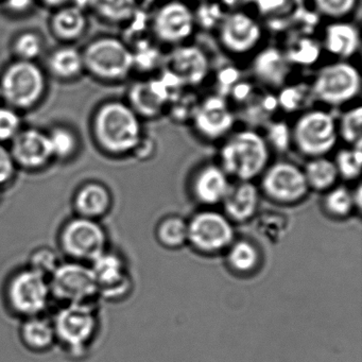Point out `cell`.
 Segmentation results:
<instances>
[{"mask_svg":"<svg viewBox=\"0 0 362 362\" xmlns=\"http://www.w3.org/2000/svg\"><path fill=\"white\" fill-rule=\"evenodd\" d=\"M139 1H141V3L147 6H158L166 1V0H139Z\"/></svg>","mask_w":362,"mask_h":362,"instance_id":"obj_52","label":"cell"},{"mask_svg":"<svg viewBox=\"0 0 362 362\" xmlns=\"http://www.w3.org/2000/svg\"><path fill=\"white\" fill-rule=\"evenodd\" d=\"M362 141L339 150L334 163L339 177L345 180H356L359 177L362 163Z\"/></svg>","mask_w":362,"mask_h":362,"instance_id":"obj_37","label":"cell"},{"mask_svg":"<svg viewBox=\"0 0 362 362\" xmlns=\"http://www.w3.org/2000/svg\"><path fill=\"white\" fill-rule=\"evenodd\" d=\"M196 30L194 9L184 0H166L150 16L152 37L173 48L189 43Z\"/></svg>","mask_w":362,"mask_h":362,"instance_id":"obj_7","label":"cell"},{"mask_svg":"<svg viewBox=\"0 0 362 362\" xmlns=\"http://www.w3.org/2000/svg\"><path fill=\"white\" fill-rule=\"evenodd\" d=\"M42 3L48 7L58 8L64 7V6L69 5L71 0H41Z\"/></svg>","mask_w":362,"mask_h":362,"instance_id":"obj_51","label":"cell"},{"mask_svg":"<svg viewBox=\"0 0 362 362\" xmlns=\"http://www.w3.org/2000/svg\"><path fill=\"white\" fill-rule=\"evenodd\" d=\"M181 92L160 73L158 77L135 82L129 90L127 103L141 119H154L166 112L169 103Z\"/></svg>","mask_w":362,"mask_h":362,"instance_id":"obj_15","label":"cell"},{"mask_svg":"<svg viewBox=\"0 0 362 362\" xmlns=\"http://www.w3.org/2000/svg\"><path fill=\"white\" fill-rule=\"evenodd\" d=\"M156 237L160 245L177 249L188 241V222L179 216H169L160 220L156 228Z\"/></svg>","mask_w":362,"mask_h":362,"instance_id":"obj_34","label":"cell"},{"mask_svg":"<svg viewBox=\"0 0 362 362\" xmlns=\"http://www.w3.org/2000/svg\"><path fill=\"white\" fill-rule=\"evenodd\" d=\"M254 6L258 14L274 27L296 23L304 8L302 0H256Z\"/></svg>","mask_w":362,"mask_h":362,"instance_id":"obj_29","label":"cell"},{"mask_svg":"<svg viewBox=\"0 0 362 362\" xmlns=\"http://www.w3.org/2000/svg\"><path fill=\"white\" fill-rule=\"evenodd\" d=\"M240 73L235 66H224L219 69L216 81H217V94L228 99L230 90L240 81Z\"/></svg>","mask_w":362,"mask_h":362,"instance_id":"obj_46","label":"cell"},{"mask_svg":"<svg viewBox=\"0 0 362 362\" xmlns=\"http://www.w3.org/2000/svg\"><path fill=\"white\" fill-rule=\"evenodd\" d=\"M0 98H1V93H0Z\"/></svg>","mask_w":362,"mask_h":362,"instance_id":"obj_54","label":"cell"},{"mask_svg":"<svg viewBox=\"0 0 362 362\" xmlns=\"http://www.w3.org/2000/svg\"><path fill=\"white\" fill-rule=\"evenodd\" d=\"M11 143L16 164L28 170H39L54 158L48 134L37 129H22Z\"/></svg>","mask_w":362,"mask_h":362,"instance_id":"obj_20","label":"cell"},{"mask_svg":"<svg viewBox=\"0 0 362 362\" xmlns=\"http://www.w3.org/2000/svg\"><path fill=\"white\" fill-rule=\"evenodd\" d=\"M215 33L221 49L235 58L255 54L264 39L259 21L245 10L228 11Z\"/></svg>","mask_w":362,"mask_h":362,"instance_id":"obj_8","label":"cell"},{"mask_svg":"<svg viewBox=\"0 0 362 362\" xmlns=\"http://www.w3.org/2000/svg\"><path fill=\"white\" fill-rule=\"evenodd\" d=\"M234 237L232 222L217 211H200L188 222V241L202 253L224 251L234 243Z\"/></svg>","mask_w":362,"mask_h":362,"instance_id":"obj_14","label":"cell"},{"mask_svg":"<svg viewBox=\"0 0 362 362\" xmlns=\"http://www.w3.org/2000/svg\"><path fill=\"white\" fill-rule=\"evenodd\" d=\"M228 11L245 10L249 6L255 5L256 0H219Z\"/></svg>","mask_w":362,"mask_h":362,"instance_id":"obj_50","label":"cell"},{"mask_svg":"<svg viewBox=\"0 0 362 362\" xmlns=\"http://www.w3.org/2000/svg\"><path fill=\"white\" fill-rule=\"evenodd\" d=\"M52 298L65 305L95 304L98 286L90 266L79 262H61L49 277Z\"/></svg>","mask_w":362,"mask_h":362,"instance_id":"obj_9","label":"cell"},{"mask_svg":"<svg viewBox=\"0 0 362 362\" xmlns=\"http://www.w3.org/2000/svg\"><path fill=\"white\" fill-rule=\"evenodd\" d=\"M60 264V258L54 250L49 247H41L31 253L28 268L49 279Z\"/></svg>","mask_w":362,"mask_h":362,"instance_id":"obj_44","label":"cell"},{"mask_svg":"<svg viewBox=\"0 0 362 362\" xmlns=\"http://www.w3.org/2000/svg\"><path fill=\"white\" fill-rule=\"evenodd\" d=\"M281 111L288 114H300L313 107L315 103L310 83H287L276 93Z\"/></svg>","mask_w":362,"mask_h":362,"instance_id":"obj_30","label":"cell"},{"mask_svg":"<svg viewBox=\"0 0 362 362\" xmlns=\"http://www.w3.org/2000/svg\"><path fill=\"white\" fill-rule=\"evenodd\" d=\"M269 148L279 152H286L292 146L291 127L283 120L268 122L264 135Z\"/></svg>","mask_w":362,"mask_h":362,"instance_id":"obj_43","label":"cell"},{"mask_svg":"<svg viewBox=\"0 0 362 362\" xmlns=\"http://www.w3.org/2000/svg\"><path fill=\"white\" fill-rule=\"evenodd\" d=\"M153 150L154 144L149 139H147L146 135H144L143 139L139 141V145L135 148L134 152L132 154H135L139 158H146L153 153Z\"/></svg>","mask_w":362,"mask_h":362,"instance_id":"obj_49","label":"cell"},{"mask_svg":"<svg viewBox=\"0 0 362 362\" xmlns=\"http://www.w3.org/2000/svg\"><path fill=\"white\" fill-rule=\"evenodd\" d=\"M21 337L27 346L35 351L49 349L57 340L52 321L42 315L27 317L21 327Z\"/></svg>","mask_w":362,"mask_h":362,"instance_id":"obj_28","label":"cell"},{"mask_svg":"<svg viewBox=\"0 0 362 362\" xmlns=\"http://www.w3.org/2000/svg\"><path fill=\"white\" fill-rule=\"evenodd\" d=\"M16 167L11 151L0 144V188L8 185L16 177Z\"/></svg>","mask_w":362,"mask_h":362,"instance_id":"obj_47","label":"cell"},{"mask_svg":"<svg viewBox=\"0 0 362 362\" xmlns=\"http://www.w3.org/2000/svg\"><path fill=\"white\" fill-rule=\"evenodd\" d=\"M90 8L112 24L124 26L139 9V0H90Z\"/></svg>","mask_w":362,"mask_h":362,"instance_id":"obj_31","label":"cell"},{"mask_svg":"<svg viewBox=\"0 0 362 362\" xmlns=\"http://www.w3.org/2000/svg\"><path fill=\"white\" fill-rule=\"evenodd\" d=\"M88 27L86 12L71 5L58 8L52 18L54 35L65 42H73L81 37Z\"/></svg>","mask_w":362,"mask_h":362,"instance_id":"obj_26","label":"cell"},{"mask_svg":"<svg viewBox=\"0 0 362 362\" xmlns=\"http://www.w3.org/2000/svg\"><path fill=\"white\" fill-rule=\"evenodd\" d=\"M253 56L252 75L259 86L268 90H279L289 83L294 69L281 48L274 46L259 48Z\"/></svg>","mask_w":362,"mask_h":362,"instance_id":"obj_19","label":"cell"},{"mask_svg":"<svg viewBox=\"0 0 362 362\" xmlns=\"http://www.w3.org/2000/svg\"><path fill=\"white\" fill-rule=\"evenodd\" d=\"M5 7L12 13L23 14L31 9L35 0H3Z\"/></svg>","mask_w":362,"mask_h":362,"instance_id":"obj_48","label":"cell"},{"mask_svg":"<svg viewBox=\"0 0 362 362\" xmlns=\"http://www.w3.org/2000/svg\"><path fill=\"white\" fill-rule=\"evenodd\" d=\"M22 118L18 110L0 107V144L12 141L22 131Z\"/></svg>","mask_w":362,"mask_h":362,"instance_id":"obj_45","label":"cell"},{"mask_svg":"<svg viewBox=\"0 0 362 362\" xmlns=\"http://www.w3.org/2000/svg\"><path fill=\"white\" fill-rule=\"evenodd\" d=\"M228 249V266L235 272L247 274L254 272L259 266V249L251 241H234Z\"/></svg>","mask_w":362,"mask_h":362,"instance_id":"obj_33","label":"cell"},{"mask_svg":"<svg viewBox=\"0 0 362 362\" xmlns=\"http://www.w3.org/2000/svg\"><path fill=\"white\" fill-rule=\"evenodd\" d=\"M60 243L64 253L74 262L92 264L107 252V236L97 220L78 216L65 224Z\"/></svg>","mask_w":362,"mask_h":362,"instance_id":"obj_10","label":"cell"},{"mask_svg":"<svg viewBox=\"0 0 362 362\" xmlns=\"http://www.w3.org/2000/svg\"><path fill=\"white\" fill-rule=\"evenodd\" d=\"M112 202L113 200L109 188L97 182H90L81 186L74 200L79 217L97 221L109 213Z\"/></svg>","mask_w":362,"mask_h":362,"instance_id":"obj_24","label":"cell"},{"mask_svg":"<svg viewBox=\"0 0 362 362\" xmlns=\"http://www.w3.org/2000/svg\"><path fill=\"white\" fill-rule=\"evenodd\" d=\"M226 13L228 10L222 6L219 0H205L199 3L197 9H194L196 27L204 31L216 33Z\"/></svg>","mask_w":362,"mask_h":362,"instance_id":"obj_36","label":"cell"},{"mask_svg":"<svg viewBox=\"0 0 362 362\" xmlns=\"http://www.w3.org/2000/svg\"><path fill=\"white\" fill-rule=\"evenodd\" d=\"M7 294L13 310L26 317L42 315L52 298L49 279L29 268L12 277Z\"/></svg>","mask_w":362,"mask_h":362,"instance_id":"obj_12","label":"cell"},{"mask_svg":"<svg viewBox=\"0 0 362 362\" xmlns=\"http://www.w3.org/2000/svg\"><path fill=\"white\" fill-rule=\"evenodd\" d=\"M262 175V190L275 202L294 204L308 194L304 171L292 163H275L267 167Z\"/></svg>","mask_w":362,"mask_h":362,"instance_id":"obj_16","label":"cell"},{"mask_svg":"<svg viewBox=\"0 0 362 362\" xmlns=\"http://www.w3.org/2000/svg\"><path fill=\"white\" fill-rule=\"evenodd\" d=\"M355 207L353 192L344 186L330 188L324 198V209L332 217H347Z\"/></svg>","mask_w":362,"mask_h":362,"instance_id":"obj_39","label":"cell"},{"mask_svg":"<svg viewBox=\"0 0 362 362\" xmlns=\"http://www.w3.org/2000/svg\"><path fill=\"white\" fill-rule=\"evenodd\" d=\"M167 71L173 73L184 86L194 88L202 86L211 75V59L204 49L186 43L173 48L165 58Z\"/></svg>","mask_w":362,"mask_h":362,"instance_id":"obj_17","label":"cell"},{"mask_svg":"<svg viewBox=\"0 0 362 362\" xmlns=\"http://www.w3.org/2000/svg\"><path fill=\"white\" fill-rule=\"evenodd\" d=\"M84 69L107 82L127 79L134 71L133 54L128 44L116 37L95 40L82 52Z\"/></svg>","mask_w":362,"mask_h":362,"instance_id":"obj_6","label":"cell"},{"mask_svg":"<svg viewBox=\"0 0 362 362\" xmlns=\"http://www.w3.org/2000/svg\"><path fill=\"white\" fill-rule=\"evenodd\" d=\"M321 45L323 52L336 61H349L360 50V33L351 21H332L323 31Z\"/></svg>","mask_w":362,"mask_h":362,"instance_id":"obj_21","label":"cell"},{"mask_svg":"<svg viewBox=\"0 0 362 362\" xmlns=\"http://www.w3.org/2000/svg\"><path fill=\"white\" fill-rule=\"evenodd\" d=\"M303 171L309 188L315 190H329L340 177L334 160L326 156L311 158Z\"/></svg>","mask_w":362,"mask_h":362,"instance_id":"obj_32","label":"cell"},{"mask_svg":"<svg viewBox=\"0 0 362 362\" xmlns=\"http://www.w3.org/2000/svg\"><path fill=\"white\" fill-rule=\"evenodd\" d=\"M226 216L236 222H245L252 219L259 204V192L250 181H238L230 184L223 201Z\"/></svg>","mask_w":362,"mask_h":362,"instance_id":"obj_22","label":"cell"},{"mask_svg":"<svg viewBox=\"0 0 362 362\" xmlns=\"http://www.w3.org/2000/svg\"><path fill=\"white\" fill-rule=\"evenodd\" d=\"M291 132L292 145L311 158L329 153L339 139L337 118L322 107H310L298 114Z\"/></svg>","mask_w":362,"mask_h":362,"instance_id":"obj_4","label":"cell"},{"mask_svg":"<svg viewBox=\"0 0 362 362\" xmlns=\"http://www.w3.org/2000/svg\"><path fill=\"white\" fill-rule=\"evenodd\" d=\"M291 66L307 69L319 62L323 48L321 42L304 33H294L281 48Z\"/></svg>","mask_w":362,"mask_h":362,"instance_id":"obj_25","label":"cell"},{"mask_svg":"<svg viewBox=\"0 0 362 362\" xmlns=\"http://www.w3.org/2000/svg\"><path fill=\"white\" fill-rule=\"evenodd\" d=\"M46 90V77L35 62L16 60L0 78V93L9 107L21 111L35 107Z\"/></svg>","mask_w":362,"mask_h":362,"instance_id":"obj_5","label":"cell"},{"mask_svg":"<svg viewBox=\"0 0 362 362\" xmlns=\"http://www.w3.org/2000/svg\"><path fill=\"white\" fill-rule=\"evenodd\" d=\"M43 40L41 35L33 31L21 33L13 42V50L18 60L35 62L43 52Z\"/></svg>","mask_w":362,"mask_h":362,"instance_id":"obj_42","label":"cell"},{"mask_svg":"<svg viewBox=\"0 0 362 362\" xmlns=\"http://www.w3.org/2000/svg\"><path fill=\"white\" fill-rule=\"evenodd\" d=\"M317 16L330 21L349 20L358 9L359 0H311Z\"/></svg>","mask_w":362,"mask_h":362,"instance_id":"obj_41","label":"cell"},{"mask_svg":"<svg viewBox=\"0 0 362 362\" xmlns=\"http://www.w3.org/2000/svg\"><path fill=\"white\" fill-rule=\"evenodd\" d=\"M236 119L228 99L216 93L199 100L190 122L201 139L217 141L226 139L234 131Z\"/></svg>","mask_w":362,"mask_h":362,"instance_id":"obj_13","label":"cell"},{"mask_svg":"<svg viewBox=\"0 0 362 362\" xmlns=\"http://www.w3.org/2000/svg\"><path fill=\"white\" fill-rule=\"evenodd\" d=\"M52 156L58 160H69L77 152L79 141L77 135L65 127H57L48 133Z\"/></svg>","mask_w":362,"mask_h":362,"instance_id":"obj_38","label":"cell"},{"mask_svg":"<svg viewBox=\"0 0 362 362\" xmlns=\"http://www.w3.org/2000/svg\"><path fill=\"white\" fill-rule=\"evenodd\" d=\"M56 338L73 354H82L98 328L96 305H64L54 321Z\"/></svg>","mask_w":362,"mask_h":362,"instance_id":"obj_11","label":"cell"},{"mask_svg":"<svg viewBox=\"0 0 362 362\" xmlns=\"http://www.w3.org/2000/svg\"><path fill=\"white\" fill-rule=\"evenodd\" d=\"M93 132L99 147L112 156L133 153L143 139L141 118L124 101L103 103L94 116Z\"/></svg>","mask_w":362,"mask_h":362,"instance_id":"obj_1","label":"cell"},{"mask_svg":"<svg viewBox=\"0 0 362 362\" xmlns=\"http://www.w3.org/2000/svg\"><path fill=\"white\" fill-rule=\"evenodd\" d=\"M228 175L217 165L202 167L192 180V194L203 204L221 203L230 188Z\"/></svg>","mask_w":362,"mask_h":362,"instance_id":"obj_23","label":"cell"},{"mask_svg":"<svg viewBox=\"0 0 362 362\" xmlns=\"http://www.w3.org/2000/svg\"><path fill=\"white\" fill-rule=\"evenodd\" d=\"M50 73L61 80H71L79 77L84 71L82 52L71 46L59 48L48 59Z\"/></svg>","mask_w":362,"mask_h":362,"instance_id":"obj_27","label":"cell"},{"mask_svg":"<svg viewBox=\"0 0 362 362\" xmlns=\"http://www.w3.org/2000/svg\"><path fill=\"white\" fill-rule=\"evenodd\" d=\"M315 103L340 107L353 103L361 92V76L349 61L324 65L310 82Z\"/></svg>","mask_w":362,"mask_h":362,"instance_id":"obj_3","label":"cell"},{"mask_svg":"<svg viewBox=\"0 0 362 362\" xmlns=\"http://www.w3.org/2000/svg\"><path fill=\"white\" fill-rule=\"evenodd\" d=\"M220 150L221 167L228 177L251 181L262 175L270 160V148L264 135L251 128L233 131Z\"/></svg>","mask_w":362,"mask_h":362,"instance_id":"obj_2","label":"cell"},{"mask_svg":"<svg viewBox=\"0 0 362 362\" xmlns=\"http://www.w3.org/2000/svg\"><path fill=\"white\" fill-rule=\"evenodd\" d=\"M133 54V66L134 71L141 73H152L156 71L166 57L163 56L156 46L152 45L149 40L139 42L136 45L131 47Z\"/></svg>","mask_w":362,"mask_h":362,"instance_id":"obj_40","label":"cell"},{"mask_svg":"<svg viewBox=\"0 0 362 362\" xmlns=\"http://www.w3.org/2000/svg\"><path fill=\"white\" fill-rule=\"evenodd\" d=\"M337 130L339 139L347 145L353 146L360 143L362 135V107L361 105H353L337 118Z\"/></svg>","mask_w":362,"mask_h":362,"instance_id":"obj_35","label":"cell"},{"mask_svg":"<svg viewBox=\"0 0 362 362\" xmlns=\"http://www.w3.org/2000/svg\"><path fill=\"white\" fill-rule=\"evenodd\" d=\"M99 296L107 300H117L131 289V279L126 264L117 254L105 252L90 264Z\"/></svg>","mask_w":362,"mask_h":362,"instance_id":"obj_18","label":"cell"},{"mask_svg":"<svg viewBox=\"0 0 362 362\" xmlns=\"http://www.w3.org/2000/svg\"><path fill=\"white\" fill-rule=\"evenodd\" d=\"M194 1H198V3H202V1H205V0H194Z\"/></svg>","mask_w":362,"mask_h":362,"instance_id":"obj_53","label":"cell"}]
</instances>
